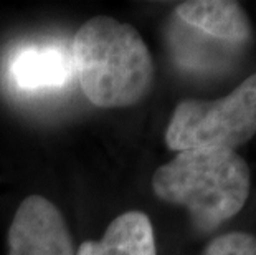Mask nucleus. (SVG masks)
Listing matches in <instances>:
<instances>
[{
	"instance_id": "3",
	"label": "nucleus",
	"mask_w": 256,
	"mask_h": 255,
	"mask_svg": "<svg viewBox=\"0 0 256 255\" xmlns=\"http://www.w3.org/2000/svg\"><path fill=\"white\" fill-rule=\"evenodd\" d=\"M256 133V73L220 100H185L166 131L168 149L235 151Z\"/></svg>"
},
{
	"instance_id": "7",
	"label": "nucleus",
	"mask_w": 256,
	"mask_h": 255,
	"mask_svg": "<svg viewBox=\"0 0 256 255\" xmlns=\"http://www.w3.org/2000/svg\"><path fill=\"white\" fill-rule=\"evenodd\" d=\"M81 245L90 255H157L150 219L139 210L116 217L101 240H86Z\"/></svg>"
},
{
	"instance_id": "4",
	"label": "nucleus",
	"mask_w": 256,
	"mask_h": 255,
	"mask_svg": "<svg viewBox=\"0 0 256 255\" xmlns=\"http://www.w3.org/2000/svg\"><path fill=\"white\" fill-rule=\"evenodd\" d=\"M7 255H76L66 220L52 200L32 194L15 210Z\"/></svg>"
},
{
	"instance_id": "2",
	"label": "nucleus",
	"mask_w": 256,
	"mask_h": 255,
	"mask_svg": "<svg viewBox=\"0 0 256 255\" xmlns=\"http://www.w3.org/2000/svg\"><path fill=\"white\" fill-rule=\"evenodd\" d=\"M250 167L235 151L190 149L177 153L152 176L154 194L188 210L195 229H218L243 209L250 196Z\"/></svg>"
},
{
	"instance_id": "5",
	"label": "nucleus",
	"mask_w": 256,
	"mask_h": 255,
	"mask_svg": "<svg viewBox=\"0 0 256 255\" xmlns=\"http://www.w3.org/2000/svg\"><path fill=\"white\" fill-rule=\"evenodd\" d=\"M73 73L72 52L60 45L25 47L10 62V78L24 91L62 88Z\"/></svg>"
},
{
	"instance_id": "1",
	"label": "nucleus",
	"mask_w": 256,
	"mask_h": 255,
	"mask_svg": "<svg viewBox=\"0 0 256 255\" xmlns=\"http://www.w3.org/2000/svg\"><path fill=\"white\" fill-rule=\"evenodd\" d=\"M70 52L81 90L96 108L138 105L152 88L154 62L132 25L92 17L74 34Z\"/></svg>"
},
{
	"instance_id": "6",
	"label": "nucleus",
	"mask_w": 256,
	"mask_h": 255,
	"mask_svg": "<svg viewBox=\"0 0 256 255\" xmlns=\"http://www.w3.org/2000/svg\"><path fill=\"white\" fill-rule=\"evenodd\" d=\"M176 17L212 39L242 45L252 39V24L236 2L190 0L177 5Z\"/></svg>"
},
{
	"instance_id": "9",
	"label": "nucleus",
	"mask_w": 256,
	"mask_h": 255,
	"mask_svg": "<svg viewBox=\"0 0 256 255\" xmlns=\"http://www.w3.org/2000/svg\"><path fill=\"white\" fill-rule=\"evenodd\" d=\"M202 255H256V237L246 232H230L215 237Z\"/></svg>"
},
{
	"instance_id": "10",
	"label": "nucleus",
	"mask_w": 256,
	"mask_h": 255,
	"mask_svg": "<svg viewBox=\"0 0 256 255\" xmlns=\"http://www.w3.org/2000/svg\"><path fill=\"white\" fill-rule=\"evenodd\" d=\"M76 255H90V253L84 250V247H83V245H80V248H78V252H76Z\"/></svg>"
},
{
	"instance_id": "8",
	"label": "nucleus",
	"mask_w": 256,
	"mask_h": 255,
	"mask_svg": "<svg viewBox=\"0 0 256 255\" xmlns=\"http://www.w3.org/2000/svg\"><path fill=\"white\" fill-rule=\"evenodd\" d=\"M177 22L178 24L172 25V48H176L177 62L184 67L195 70H218L225 68L236 57L240 45L212 39L178 19Z\"/></svg>"
}]
</instances>
